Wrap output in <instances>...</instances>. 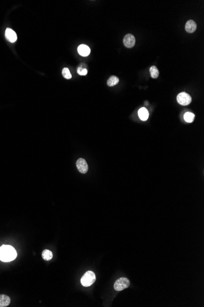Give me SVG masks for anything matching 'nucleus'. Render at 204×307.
Wrapping results in <instances>:
<instances>
[{"instance_id":"f03ea898","label":"nucleus","mask_w":204,"mask_h":307,"mask_svg":"<svg viewBox=\"0 0 204 307\" xmlns=\"http://www.w3.org/2000/svg\"><path fill=\"white\" fill-rule=\"evenodd\" d=\"M96 277L95 274L92 271L86 272L81 279V283L85 287H88L93 284L95 281Z\"/></svg>"},{"instance_id":"1a4fd4ad","label":"nucleus","mask_w":204,"mask_h":307,"mask_svg":"<svg viewBox=\"0 0 204 307\" xmlns=\"http://www.w3.org/2000/svg\"><path fill=\"white\" fill-rule=\"evenodd\" d=\"M196 29H197V25L194 20H190L187 22L185 25L186 31H187L189 33H192L196 30Z\"/></svg>"},{"instance_id":"f8f14e48","label":"nucleus","mask_w":204,"mask_h":307,"mask_svg":"<svg viewBox=\"0 0 204 307\" xmlns=\"http://www.w3.org/2000/svg\"><path fill=\"white\" fill-rule=\"evenodd\" d=\"M119 82V78L115 75H111L107 81V84L109 87H113L117 85Z\"/></svg>"},{"instance_id":"0eeeda50","label":"nucleus","mask_w":204,"mask_h":307,"mask_svg":"<svg viewBox=\"0 0 204 307\" xmlns=\"http://www.w3.org/2000/svg\"><path fill=\"white\" fill-rule=\"evenodd\" d=\"M5 36L6 39L11 43H15L17 39V36L14 30L9 28L6 29Z\"/></svg>"},{"instance_id":"4468645a","label":"nucleus","mask_w":204,"mask_h":307,"mask_svg":"<svg viewBox=\"0 0 204 307\" xmlns=\"http://www.w3.org/2000/svg\"><path fill=\"white\" fill-rule=\"evenodd\" d=\"M42 255L43 259L46 261H50L53 258L52 252L50 250H48V249H45L44 251L42 252Z\"/></svg>"},{"instance_id":"9b49d317","label":"nucleus","mask_w":204,"mask_h":307,"mask_svg":"<svg viewBox=\"0 0 204 307\" xmlns=\"http://www.w3.org/2000/svg\"><path fill=\"white\" fill-rule=\"evenodd\" d=\"M11 302L10 298L6 295H0V307L8 306Z\"/></svg>"},{"instance_id":"2eb2a0df","label":"nucleus","mask_w":204,"mask_h":307,"mask_svg":"<svg viewBox=\"0 0 204 307\" xmlns=\"http://www.w3.org/2000/svg\"><path fill=\"white\" fill-rule=\"evenodd\" d=\"M195 115L191 112H187L184 115V120L187 123H192L194 120Z\"/></svg>"},{"instance_id":"423d86ee","label":"nucleus","mask_w":204,"mask_h":307,"mask_svg":"<svg viewBox=\"0 0 204 307\" xmlns=\"http://www.w3.org/2000/svg\"><path fill=\"white\" fill-rule=\"evenodd\" d=\"M124 44L127 48H132L134 46L136 43V39L134 36L131 34H127L125 36L124 40Z\"/></svg>"},{"instance_id":"39448f33","label":"nucleus","mask_w":204,"mask_h":307,"mask_svg":"<svg viewBox=\"0 0 204 307\" xmlns=\"http://www.w3.org/2000/svg\"><path fill=\"white\" fill-rule=\"evenodd\" d=\"M77 169L81 174H86L88 171V165L86 160L83 158H80L76 163Z\"/></svg>"},{"instance_id":"6e6552de","label":"nucleus","mask_w":204,"mask_h":307,"mask_svg":"<svg viewBox=\"0 0 204 307\" xmlns=\"http://www.w3.org/2000/svg\"><path fill=\"white\" fill-rule=\"evenodd\" d=\"M78 54L83 57L88 56L90 53V49L88 45L85 44H81L78 47Z\"/></svg>"},{"instance_id":"f257e3e1","label":"nucleus","mask_w":204,"mask_h":307,"mask_svg":"<svg viewBox=\"0 0 204 307\" xmlns=\"http://www.w3.org/2000/svg\"><path fill=\"white\" fill-rule=\"evenodd\" d=\"M17 252L10 245H2L0 247V260L3 262H10L17 257Z\"/></svg>"},{"instance_id":"dca6fc26","label":"nucleus","mask_w":204,"mask_h":307,"mask_svg":"<svg viewBox=\"0 0 204 307\" xmlns=\"http://www.w3.org/2000/svg\"><path fill=\"white\" fill-rule=\"evenodd\" d=\"M62 74L63 77L67 79H70L72 78V74L67 68H64L62 69Z\"/></svg>"},{"instance_id":"9d476101","label":"nucleus","mask_w":204,"mask_h":307,"mask_svg":"<svg viewBox=\"0 0 204 307\" xmlns=\"http://www.w3.org/2000/svg\"><path fill=\"white\" fill-rule=\"evenodd\" d=\"M138 115L141 120L146 121L148 118L149 114L145 107H142L138 111Z\"/></svg>"},{"instance_id":"7ed1b4c3","label":"nucleus","mask_w":204,"mask_h":307,"mask_svg":"<svg viewBox=\"0 0 204 307\" xmlns=\"http://www.w3.org/2000/svg\"><path fill=\"white\" fill-rule=\"evenodd\" d=\"M130 286V281L127 278L122 277L117 279L114 284V288L117 291H122Z\"/></svg>"},{"instance_id":"ddd939ff","label":"nucleus","mask_w":204,"mask_h":307,"mask_svg":"<svg viewBox=\"0 0 204 307\" xmlns=\"http://www.w3.org/2000/svg\"><path fill=\"white\" fill-rule=\"evenodd\" d=\"M150 73L152 78L157 79L159 75V71L156 66H152L150 68Z\"/></svg>"},{"instance_id":"20e7f679","label":"nucleus","mask_w":204,"mask_h":307,"mask_svg":"<svg viewBox=\"0 0 204 307\" xmlns=\"http://www.w3.org/2000/svg\"><path fill=\"white\" fill-rule=\"evenodd\" d=\"M177 100L180 105H188L192 101V98L190 95L185 92H182L179 93L177 96Z\"/></svg>"},{"instance_id":"f3484780","label":"nucleus","mask_w":204,"mask_h":307,"mask_svg":"<svg viewBox=\"0 0 204 307\" xmlns=\"http://www.w3.org/2000/svg\"><path fill=\"white\" fill-rule=\"evenodd\" d=\"M77 72L81 75H86L88 74V70L86 68H83L81 66H80L78 68Z\"/></svg>"}]
</instances>
